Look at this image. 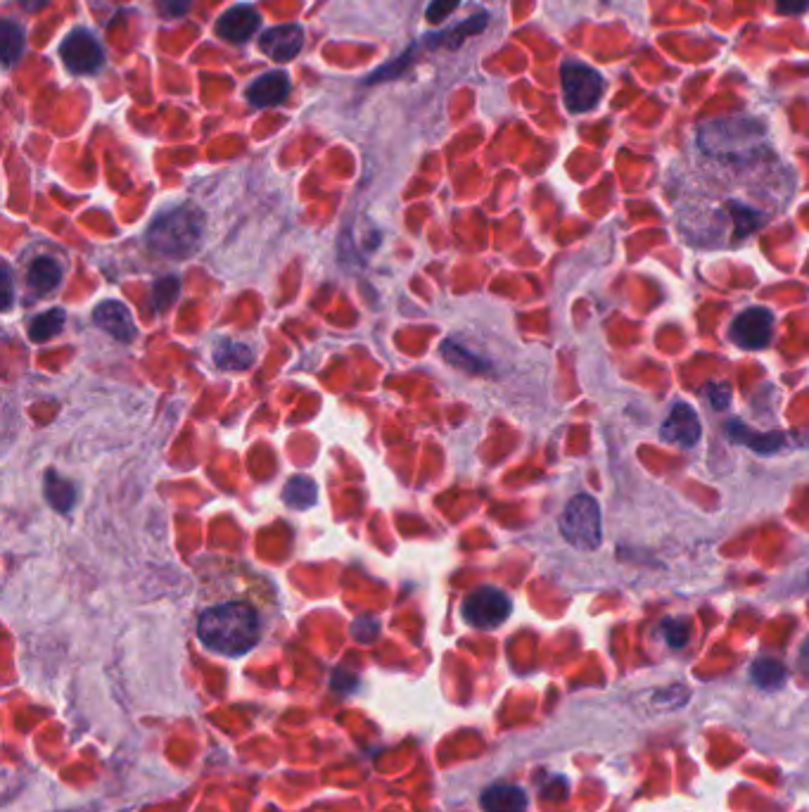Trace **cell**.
<instances>
[{"label": "cell", "instance_id": "6da1fadb", "mask_svg": "<svg viewBox=\"0 0 809 812\" xmlns=\"http://www.w3.org/2000/svg\"><path fill=\"white\" fill-rule=\"evenodd\" d=\"M197 634L202 644L224 656H242L259 642V615L252 606L221 604L200 615Z\"/></svg>", "mask_w": 809, "mask_h": 812}, {"label": "cell", "instance_id": "7a4b0ae2", "mask_svg": "<svg viewBox=\"0 0 809 812\" xmlns=\"http://www.w3.org/2000/svg\"><path fill=\"white\" fill-rule=\"evenodd\" d=\"M202 217L193 207H178L152 221L148 245L159 255L186 259L200 247Z\"/></svg>", "mask_w": 809, "mask_h": 812}, {"label": "cell", "instance_id": "3957f363", "mask_svg": "<svg viewBox=\"0 0 809 812\" xmlns=\"http://www.w3.org/2000/svg\"><path fill=\"white\" fill-rule=\"evenodd\" d=\"M560 532L575 549L594 551L601 547V506L589 494H577L560 516Z\"/></svg>", "mask_w": 809, "mask_h": 812}, {"label": "cell", "instance_id": "277c9868", "mask_svg": "<svg viewBox=\"0 0 809 812\" xmlns=\"http://www.w3.org/2000/svg\"><path fill=\"white\" fill-rule=\"evenodd\" d=\"M560 86H563L565 107L575 114L594 110L603 95V74L584 62H565L560 67Z\"/></svg>", "mask_w": 809, "mask_h": 812}, {"label": "cell", "instance_id": "5b68a950", "mask_svg": "<svg viewBox=\"0 0 809 812\" xmlns=\"http://www.w3.org/2000/svg\"><path fill=\"white\" fill-rule=\"evenodd\" d=\"M513 611L511 599L506 592L496 587H480L473 594L465 596L463 618L470 627L477 630H494L503 625Z\"/></svg>", "mask_w": 809, "mask_h": 812}, {"label": "cell", "instance_id": "8992f818", "mask_svg": "<svg viewBox=\"0 0 809 812\" xmlns=\"http://www.w3.org/2000/svg\"><path fill=\"white\" fill-rule=\"evenodd\" d=\"M60 57L72 74H95L105 62L100 41L88 29H74L60 43Z\"/></svg>", "mask_w": 809, "mask_h": 812}, {"label": "cell", "instance_id": "52a82bcc", "mask_svg": "<svg viewBox=\"0 0 809 812\" xmlns=\"http://www.w3.org/2000/svg\"><path fill=\"white\" fill-rule=\"evenodd\" d=\"M774 314L764 307L745 309L731 323V340L743 350H762L772 340Z\"/></svg>", "mask_w": 809, "mask_h": 812}, {"label": "cell", "instance_id": "ba28073f", "mask_svg": "<svg viewBox=\"0 0 809 812\" xmlns=\"http://www.w3.org/2000/svg\"><path fill=\"white\" fill-rule=\"evenodd\" d=\"M304 46V29L299 24H283L273 27L259 38L261 53L269 55L273 62H290L299 55Z\"/></svg>", "mask_w": 809, "mask_h": 812}, {"label": "cell", "instance_id": "9c48e42d", "mask_svg": "<svg viewBox=\"0 0 809 812\" xmlns=\"http://www.w3.org/2000/svg\"><path fill=\"white\" fill-rule=\"evenodd\" d=\"M700 433H703V430H700V418L696 411L686 404L674 406V409L670 411V416L665 418V423H662V428H660L662 440L679 444V447H686V449L696 447L700 440Z\"/></svg>", "mask_w": 809, "mask_h": 812}, {"label": "cell", "instance_id": "30bf717a", "mask_svg": "<svg viewBox=\"0 0 809 812\" xmlns=\"http://www.w3.org/2000/svg\"><path fill=\"white\" fill-rule=\"evenodd\" d=\"M261 29V17L252 5H235L216 22V34L228 43H245Z\"/></svg>", "mask_w": 809, "mask_h": 812}, {"label": "cell", "instance_id": "8fae6325", "mask_svg": "<svg viewBox=\"0 0 809 812\" xmlns=\"http://www.w3.org/2000/svg\"><path fill=\"white\" fill-rule=\"evenodd\" d=\"M290 93V76L283 69H276V72H266L261 74L259 79H254L250 86H247V100L254 107H276L280 103H285Z\"/></svg>", "mask_w": 809, "mask_h": 812}, {"label": "cell", "instance_id": "7c38bea8", "mask_svg": "<svg viewBox=\"0 0 809 812\" xmlns=\"http://www.w3.org/2000/svg\"><path fill=\"white\" fill-rule=\"evenodd\" d=\"M93 321L98 323L105 333L114 335V338L121 342H129V340H133V335H136V323H133L129 309H126L121 302L110 300V302L98 304L93 312Z\"/></svg>", "mask_w": 809, "mask_h": 812}, {"label": "cell", "instance_id": "4fadbf2b", "mask_svg": "<svg viewBox=\"0 0 809 812\" xmlns=\"http://www.w3.org/2000/svg\"><path fill=\"white\" fill-rule=\"evenodd\" d=\"M484 812H525L527 796L518 786H492L482 796Z\"/></svg>", "mask_w": 809, "mask_h": 812}, {"label": "cell", "instance_id": "5bb4252c", "mask_svg": "<svg viewBox=\"0 0 809 812\" xmlns=\"http://www.w3.org/2000/svg\"><path fill=\"white\" fill-rule=\"evenodd\" d=\"M729 435L734 437V440L743 442L745 447L755 449V452L760 454H772V452H779L783 447V435L779 433H755V430H748L743 423H729Z\"/></svg>", "mask_w": 809, "mask_h": 812}, {"label": "cell", "instance_id": "9a60e30c", "mask_svg": "<svg viewBox=\"0 0 809 812\" xmlns=\"http://www.w3.org/2000/svg\"><path fill=\"white\" fill-rule=\"evenodd\" d=\"M60 266L55 259L38 257L29 269V288L38 295H50L60 285Z\"/></svg>", "mask_w": 809, "mask_h": 812}, {"label": "cell", "instance_id": "2e32d148", "mask_svg": "<svg viewBox=\"0 0 809 812\" xmlns=\"http://www.w3.org/2000/svg\"><path fill=\"white\" fill-rule=\"evenodd\" d=\"M24 53V31L19 24L3 19L0 22V57H3V67H12Z\"/></svg>", "mask_w": 809, "mask_h": 812}, {"label": "cell", "instance_id": "e0dca14e", "mask_svg": "<svg viewBox=\"0 0 809 812\" xmlns=\"http://www.w3.org/2000/svg\"><path fill=\"white\" fill-rule=\"evenodd\" d=\"M750 677L757 687L762 689H779L786 682V668L774 658H757L753 663V670H750Z\"/></svg>", "mask_w": 809, "mask_h": 812}, {"label": "cell", "instance_id": "ac0fdd59", "mask_svg": "<svg viewBox=\"0 0 809 812\" xmlns=\"http://www.w3.org/2000/svg\"><path fill=\"white\" fill-rule=\"evenodd\" d=\"M62 326H65V312H62V309H50V312L36 316V319L31 321L29 335L34 342H43L53 338L55 333H60Z\"/></svg>", "mask_w": 809, "mask_h": 812}, {"label": "cell", "instance_id": "d6986e66", "mask_svg": "<svg viewBox=\"0 0 809 812\" xmlns=\"http://www.w3.org/2000/svg\"><path fill=\"white\" fill-rule=\"evenodd\" d=\"M283 497L292 509H307L316 501V485L309 478H292L285 487Z\"/></svg>", "mask_w": 809, "mask_h": 812}, {"label": "cell", "instance_id": "ffe728a7", "mask_svg": "<svg viewBox=\"0 0 809 812\" xmlns=\"http://www.w3.org/2000/svg\"><path fill=\"white\" fill-rule=\"evenodd\" d=\"M216 361H219V366H224V369H245V366L252 361V352H250V347L233 345V342H228L226 350H221L219 354H216Z\"/></svg>", "mask_w": 809, "mask_h": 812}, {"label": "cell", "instance_id": "44dd1931", "mask_svg": "<svg viewBox=\"0 0 809 812\" xmlns=\"http://www.w3.org/2000/svg\"><path fill=\"white\" fill-rule=\"evenodd\" d=\"M48 490H55V494H48L50 504H53L55 509L67 511L69 504H72V497H74V490H72V487H69V482H65V480H50V482H48Z\"/></svg>", "mask_w": 809, "mask_h": 812}, {"label": "cell", "instance_id": "7402d4cb", "mask_svg": "<svg viewBox=\"0 0 809 812\" xmlns=\"http://www.w3.org/2000/svg\"><path fill=\"white\" fill-rule=\"evenodd\" d=\"M458 5H461V0H432L425 15H428L430 24H439V22H444V19L451 15V12H454Z\"/></svg>", "mask_w": 809, "mask_h": 812}, {"label": "cell", "instance_id": "603a6c76", "mask_svg": "<svg viewBox=\"0 0 809 812\" xmlns=\"http://www.w3.org/2000/svg\"><path fill=\"white\" fill-rule=\"evenodd\" d=\"M662 630H665V637H667V642H670V646H677V649H681V646L689 642V625L681 623V620L665 623Z\"/></svg>", "mask_w": 809, "mask_h": 812}, {"label": "cell", "instance_id": "cb8c5ba5", "mask_svg": "<svg viewBox=\"0 0 809 812\" xmlns=\"http://www.w3.org/2000/svg\"><path fill=\"white\" fill-rule=\"evenodd\" d=\"M190 3H193V0H159L157 8L162 12V17L178 19L190 10Z\"/></svg>", "mask_w": 809, "mask_h": 812}, {"label": "cell", "instance_id": "d4e9b609", "mask_svg": "<svg viewBox=\"0 0 809 812\" xmlns=\"http://www.w3.org/2000/svg\"><path fill=\"white\" fill-rule=\"evenodd\" d=\"M729 397H731V392L726 385H710V399L715 402L717 409H724L726 402H729Z\"/></svg>", "mask_w": 809, "mask_h": 812}, {"label": "cell", "instance_id": "484cf974", "mask_svg": "<svg viewBox=\"0 0 809 812\" xmlns=\"http://www.w3.org/2000/svg\"><path fill=\"white\" fill-rule=\"evenodd\" d=\"M781 12H788V15H798L809 5V0H776Z\"/></svg>", "mask_w": 809, "mask_h": 812}, {"label": "cell", "instance_id": "4316f807", "mask_svg": "<svg viewBox=\"0 0 809 812\" xmlns=\"http://www.w3.org/2000/svg\"><path fill=\"white\" fill-rule=\"evenodd\" d=\"M800 665H802V670H807L809 672V639L805 644H802V651H800Z\"/></svg>", "mask_w": 809, "mask_h": 812}, {"label": "cell", "instance_id": "83f0119b", "mask_svg": "<svg viewBox=\"0 0 809 812\" xmlns=\"http://www.w3.org/2000/svg\"><path fill=\"white\" fill-rule=\"evenodd\" d=\"M5 307H10V274L5 271Z\"/></svg>", "mask_w": 809, "mask_h": 812}]
</instances>
